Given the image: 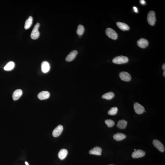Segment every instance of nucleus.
<instances>
[{"label":"nucleus","instance_id":"28","mask_svg":"<svg viewBox=\"0 0 165 165\" xmlns=\"http://www.w3.org/2000/svg\"><path fill=\"white\" fill-rule=\"evenodd\" d=\"M162 69H163V70H164V71H165V64H163V65L162 66Z\"/></svg>","mask_w":165,"mask_h":165},{"label":"nucleus","instance_id":"18","mask_svg":"<svg viewBox=\"0 0 165 165\" xmlns=\"http://www.w3.org/2000/svg\"><path fill=\"white\" fill-rule=\"evenodd\" d=\"M68 152L66 149H62L59 152L58 154L59 158L61 160H63L66 158L67 156Z\"/></svg>","mask_w":165,"mask_h":165},{"label":"nucleus","instance_id":"7","mask_svg":"<svg viewBox=\"0 0 165 165\" xmlns=\"http://www.w3.org/2000/svg\"><path fill=\"white\" fill-rule=\"evenodd\" d=\"M153 143L154 147L159 151L161 152H163L164 151V146L161 142L158 140H153Z\"/></svg>","mask_w":165,"mask_h":165},{"label":"nucleus","instance_id":"10","mask_svg":"<svg viewBox=\"0 0 165 165\" xmlns=\"http://www.w3.org/2000/svg\"><path fill=\"white\" fill-rule=\"evenodd\" d=\"M137 44L140 47L144 48L148 46L149 42L146 39L141 38L138 41Z\"/></svg>","mask_w":165,"mask_h":165},{"label":"nucleus","instance_id":"29","mask_svg":"<svg viewBox=\"0 0 165 165\" xmlns=\"http://www.w3.org/2000/svg\"><path fill=\"white\" fill-rule=\"evenodd\" d=\"M163 76H165V71H164V72H163Z\"/></svg>","mask_w":165,"mask_h":165},{"label":"nucleus","instance_id":"15","mask_svg":"<svg viewBox=\"0 0 165 165\" xmlns=\"http://www.w3.org/2000/svg\"><path fill=\"white\" fill-rule=\"evenodd\" d=\"M22 94V91L21 89H17L13 93L12 98L14 101L17 100L21 96Z\"/></svg>","mask_w":165,"mask_h":165},{"label":"nucleus","instance_id":"1","mask_svg":"<svg viewBox=\"0 0 165 165\" xmlns=\"http://www.w3.org/2000/svg\"><path fill=\"white\" fill-rule=\"evenodd\" d=\"M128 61L129 59L128 57L121 56L114 58L113 59L112 62L116 64H121L128 63Z\"/></svg>","mask_w":165,"mask_h":165},{"label":"nucleus","instance_id":"25","mask_svg":"<svg viewBox=\"0 0 165 165\" xmlns=\"http://www.w3.org/2000/svg\"><path fill=\"white\" fill-rule=\"evenodd\" d=\"M105 123L108 127H112L115 124V122L113 120L111 119H107L105 120Z\"/></svg>","mask_w":165,"mask_h":165},{"label":"nucleus","instance_id":"13","mask_svg":"<svg viewBox=\"0 0 165 165\" xmlns=\"http://www.w3.org/2000/svg\"><path fill=\"white\" fill-rule=\"evenodd\" d=\"M41 70L43 73H46L49 71L50 69V66L47 61H43L41 64Z\"/></svg>","mask_w":165,"mask_h":165},{"label":"nucleus","instance_id":"2","mask_svg":"<svg viewBox=\"0 0 165 165\" xmlns=\"http://www.w3.org/2000/svg\"><path fill=\"white\" fill-rule=\"evenodd\" d=\"M148 22L150 25L153 26L156 21L155 13L154 11H150L148 14L147 17Z\"/></svg>","mask_w":165,"mask_h":165},{"label":"nucleus","instance_id":"11","mask_svg":"<svg viewBox=\"0 0 165 165\" xmlns=\"http://www.w3.org/2000/svg\"><path fill=\"white\" fill-rule=\"evenodd\" d=\"M77 53L78 52L76 50H74L70 52L66 57V61L68 62L72 61L75 58Z\"/></svg>","mask_w":165,"mask_h":165},{"label":"nucleus","instance_id":"22","mask_svg":"<svg viewBox=\"0 0 165 165\" xmlns=\"http://www.w3.org/2000/svg\"><path fill=\"white\" fill-rule=\"evenodd\" d=\"M15 64L14 62H10L7 63L4 68V70L6 71H10L14 68Z\"/></svg>","mask_w":165,"mask_h":165},{"label":"nucleus","instance_id":"23","mask_svg":"<svg viewBox=\"0 0 165 165\" xmlns=\"http://www.w3.org/2000/svg\"><path fill=\"white\" fill-rule=\"evenodd\" d=\"M85 28L84 26L81 24H79L78 26L76 33L78 35L82 36L85 32Z\"/></svg>","mask_w":165,"mask_h":165},{"label":"nucleus","instance_id":"5","mask_svg":"<svg viewBox=\"0 0 165 165\" xmlns=\"http://www.w3.org/2000/svg\"><path fill=\"white\" fill-rule=\"evenodd\" d=\"M134 111L138 114H141L145 111L144 107L138 103L136 102L134 104Z\"/></svg>","mask_w":165,"mask_h":165},{"label":"nucleus","instance_id":"21","mask_svg":"<svg viewBox=\"0 0 165 165\" xmlns=\"http://www.w3.org/2000/svg\"><path fill=\"white\" fill-rule=\"evenodd\" d=\"M115 96L114 93L112 92H110L104 94L102 95V98L103 99L107 100H111Z\"/></svg>","mask_w":165,"mask_h":165},{"label":"nucleus","instance_id":"19","mask_svg":"<svg viewBox=\"0 0 165 165\" xmlns=\"http://www.w3.org/2000/svg\"><path fill=\"white\" fill-rule=\"evenodd\" d=\"M127 122L125 120H120L118 121L117 126L120 129H124L126 128L127 125Z\"/></svg>","mask_w":165,"mask_h":165},{"label":"nucleus","instance_id":"14","mask_svg":"<svg viewBox=\"0 0 165 165\" xmlns=\"http://www.w3.org/2000/svg\"><path fill=\"white\" fill-rule=\"evenodd\" d=\"M102 149L101 148L96 147L90 150L89 153L91 154L100 156L102 153Z\"/></svg>","mask_w":165,"mask_h":165},{"label":"nucleus","instance_id":"17","mask_svg":"<svg viewBox=\"0 0 165 165\" xmlns=\"http://www.w3.org/2000/svg\"><path fill=\"white\" fill-rule=\"evenodd\" d=\"M126 136L125 134L121 133H118L114 134V138L117 141H120L126 138Z\"/></svg>","mask_w":165,"mask_h":165},{"label":"nucleus","instance_id":"8","mask_svg":"<svg viewBox=\"0 0 165 165\" xmlns=\"http://www.w3.org/2000/svg\"><path fill=\"white\" fill-rule=\"evenodd\" d=\"M146 154L145 152L141 150H138L134 151L132 154L133 158H138L144 157Z\"/></svg>","mask_w":165,"mask_h":165},{"label":"nucleus","instance_id":"30","mask_svg":"<svg viewBox=\"0 0 165 165\" xmlns=\"http://www.w3.org/2000/svg\"><path fill=\"white\" fill-rule=\"evenodd\" d=\"M25 163L26 165H29L28 163L27 162H25Z\"/></svg>","mask_w":165,"mask_h":165},{"label":"nucleus","instance_id":"12","mask_svg":"<svg viewBox=\"0 0 165 165\" xmlns=\"http://www.w3.org/2000/svg\"><path fill=\"white\" fill-rule=\"evenodd\" d=\"M50 96V93L47 91H42L38 95V98L41 100L47 99Z\"/></svg>","mask_w":165,"mask_h":165},{"label":"nucleus","instance_id":"20","mask_svg":"<svg viewBox=\"0 0 165 165\" xmlns=\"http://www.w3.org/2000/svg\"><path fill=\"white\" fill-rule=\"evenodd\" d=\"M33 17L30 16L29 18L27 19L25 22V25H24V29L25 30H27L29 29L33 23Z\"/></svg>","mask_w":165,"mask_h":165},{"label":"nucleus","instance_id":"4","mask_svg":"<svg viewBox=\"0 0 165 165\" xmlns=\"http://www.w3.org/2000/svg\"><path fill=\"white\" fill-rule=\"evenodd\" d=\"M105 33L107 36L112 39L116 40L118 38V34L116 32L112 29L107 28L105 31Z\"/></svg>","mask_w":165,"mask_h":165},{"label":"nucleus","instance_id":"31","mask_svg":"<svg viewBox=\"0 0 165 165\" xmlns=\"http://www.w3.org/2000/svg\"><path fill=\"white\" fill-rule=\"evenodd\" d=\"M81 36H79V37L80 38L81 37Z\"/></svg>","mask_w":165,"mask_h":165},{"label":"nucleus","instance_id":"3","mask_svg":"<svg viewBox=\"0 0 165 165\" xmlns=\"http://www.w3.org/2000/svg\"><path fill=\"white\" fill-rule=\"evenodd\" d=\"M40 24L37 23L34 26V29L32 31L31 34V37L33 40H36L38 38L40 35L38 29L40 26Z\"/></svg>","mask_w":165,"mask_h":165},{"label":"nucleus","instance_id":"32","mask_svg":"<svg viewBox=\"0 0 165 165\" xmlns=\"http://www.w3.org/2000/svg\"><path fill=\"white\" fill-rule=\"evenodd\" d=\"M134 151H135V150H136V149H134Z\"/></svg>","mask_w":165,"mask_h":165},{"label":"nucleus","instance_id":"33","mask_svg":"<svg viewBox=\"0 0 165 165\" xmlns=\"http://www.w3.org/2000/svg\"></svg>","mask_w":165,"mask_h":165},{"label":"nucleus","instance_id":"27","mask_svg":"<svg viewBox=\"0 0 165 165\" xmlns=\"http://www.w3.org/2000/svg\"><path fill=\"white\" fill-rule=\"evenodd\" d=\"M140 3L143 5H145L146 4L145 1L144 0H141V1H140Z\"/></svg>","mask_w":165,"mask_h":165},{"label":"nucleus","instance_id":"16","mask_svg":"<svg viewBox=\"0 0 165 165\" xmlns=\"http://www.w3.org/2000/svg\"><path fill=\"white\" fill-rule=\"evenodd\" d=\"M116 24L119 28L122 31H127L130 29L129 26L125 23L118 22Z\"/></svg>","mask_w":165,"mask_h":165},{"label":"nucleus","instance_id":"26","mask_svg":"<svg viewBox=\"0 0 165 165\" xmlns=\"http://www.w3.org/2000/svg\"><path fill=\"white\" fill-rule=\"evenodd\" d=\"M133 9L134 12L136 13H138V9L136 7L134 6L133 7Z\"/></svg>","mask_w":165,"mask_h":165},{"label":"nucleus","instance_id":"6","mask_svg":"<svg viewBox=\"0 0 165 165\" xmlns=\"http://www.w3.org/2000/svg\"><path fill=\"white\" fill-rule=\"evenodd\" d=\"M119 76L121 80L126 82L129 81L131 79V76L129 73L125 72H121Z\"/></svg>","mask_w":165,"mask_h":165},{"label":"nucleus","instance_id":"24","mask_svg":"<svg viewBox=\"0 0 165 165\" xmlns=\"http://www.w3.org/2000/svg\"><path fill=\"white\" fill-rule=\"evenodd\" d=\"M118 110V108L117 107H113L108 111V114L109 115H115L117 113Z\"/></svg>","mask_w":165,"mask_h":165},{"label":"nucleus","instance_id":"9","mask_svg":"<svg viewBox=\"0 0 165 165\" xmlns=\"http://www.w3.org/2000/svg\"><path fill=\"white\" fill-rule=\"evenodd\" d=\"M63 129V126L59 125L56 127L53 130L52 132V135L54 137L59 136L61 134Z\"/></svg>","mask_w":165,"mask_h":165}]
</instances>
